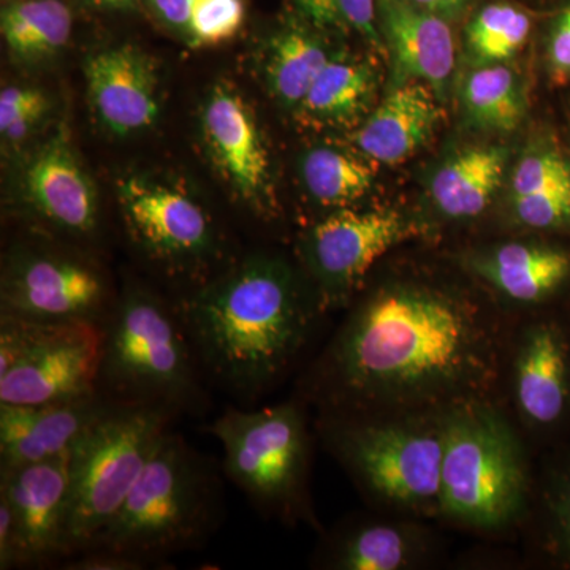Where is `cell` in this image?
<instances>
[{
  "label": "cell",
  "mask_w": 570,
  "mask_h": 570,
  "mask_svg": "<svg viewBox=\"0 0 570 570\" xmlns=\"http://www.w3.org/2000/svg\"><path fill=\"white\" fill-rule=\"evenodd\" d=\"M504 332L478 299L393 281L362 296L309 373L325 417L428 414L490 400Z\"/></svg>",
  "instance_id": "cell-1"
},
{
  "label": "cell",
  "mask_w": 570,
  "mask_h": 570,
  "mask_svg": "<svg viewBox=\"0 0 570 570\" xmlns=\"http://www.w3.org/2000/svg\"><path fill=\"white\" fill-rule=\"evenodd\" d=\"M176 309L205 376L247 404L291 370L324 313L316 291L268 255L227 266Z\"/></svg>",
  "instance_id": "cell-2"
},
{
  "label": "cell",
  "mask_w": 570,
  "mask_h": 570,
  "mask_svg": "<svg viewBox=\"0 0 570 570\" xmlns=\"http://www.w3.org/2000/svg\"><path fill=\"white\" fill-rule=\"evenodd\" d=\"M223 501L212 461L168 430L121 509L85 550L118 551L154 564L206 542L223 520Z\"/></svg>",
  "instance_id": "cell-3"
},
{
  "label": "cell",
  "mask_w": 570,
  "mask_h": 570,
  "mask_svg": "<svg viewBox=\"0 0 570 570\" xmlns=\"http://www.w3.org/2000/svg\"><path fill=\"white\" fill-rule=\"evenodd\" d=\"M97 392L111 403L200 414L205 374L178 309L141 285L124 288L104 324Z\"/></svg>",
  "instance_id": "cell-4"
},
{
  "label": "cell",
  "mask_w": 570,
  "mask_h": 570,
  "mask_svg": "<svg viewBox=\"0 0 570 570\" xmlns=\"http://www.w3.org/2000/svg\"><path fill=\"white\" fill-rule=\"evenodd\" d=\"M528 491L523 449L494 404L480 400L445 409L442 515L498 530L523 512Z\"/></svg>",
  "instance_id": "cell-5"
},
{
  "label": "cell",
  "mask_w": 570,
  "mask_h": 570,
  "mask_svg": "<svg viewBox=\"0 0 570 570\" xmlns=\"http://www.w3.org/2000/svg\"><path fill=\"white\" fill-rule=\"evenodd\" d=\"M330 448L376 501L414 515L441 513L444 411L325 417Z\"/></svg>",
  "instance_id": "cell-6"
},
{
  "label": "cell",
  "mask_w": 570,
  "mask_h": 570,
  "mask_svg": "<svg viewBox=\"0 0 570 570\" xmlns=\"http://www.w3.org/2000/svg\"><path fill=\"white\" fill-rule=\"evenodd\" d=\"M175 415L111 403L70 450L66 558L88 549L116 515Z\"/></svg>",
  "instance_id": "cell-7"
},
{
  "label": "cell",
  "mask_w": 570,
  "mask_h": 570,
  "mask_svg": "<svg viewBox=\"0 0 570 570\" xmlns=\"http://www.w3.org/2000/svg\"><path fill=\"white\" fill-rule=\"evenodd\" d=\"M208 433L223 445L225 474L262 513L313 520L306 493L309 436L298 404L230 407Z\"/></svg>",
  "instance_id": "cell-8"
},
{
  "label": "cell",
  "mask_w": 570,
  "mask_h": 570,
  "mask_svg": "<svg viewBox=\"0 0 570 570\" xmlns=\"http://www.w3.org/2000/svg\"><path fill=\"white\" fill-rule=\"evenodd\" d=\"M104 325L0 314V403L43 404L97 392Z\"/></svg>",
  "instance_id": "cell-9"
},
{
  "label": "cell",
  "mask_w": 570,
  "mask_h": 570,
  "mask_svg": "<svg viewBox=\"0 0 570 570\" xmlns=\"http://www.w3.org/2000/svg\"><path fill=\"white\" fill-rule=\"evenodd\" d=\"M116 195L127 235L148 261L170 275L197 276L200 284L212 277L208 269L223 246L200 202L174 184L137 175L119 179Z\"/></svg>",
  "instance_id": "cell-10"
},
{
  "label": "cell",
  "mask_w": 570,
  "mask_h": 570,
  "mask_svg": "<svg viewBox=\"0 0 570 570\" xmlns=\"http://www.w3.org/2000/svg\"><path fill=\"white\" fill-rule=\"evenodd\" d=\"M420 234L422 225L392 209L346 208L322 217L299 243L322 309L347 306L373 266Z\"/></svg>",
  "instance_id": "cell-11"
},
{
  "label": "cell",
  "mask_w": 570,
  "mask_h": 570,
  "mask_svg": "<svg viewBox=\"0 0 570 570\" xmlns=\"http://www.w3.org/2000/svg\"><path fill=\"white\" fill-rule=\"evenodd\" d=\"M2 313L36 322L105 324L112 305L100 269L73 254L17 247L7 258L0 294Z\"/></svg>",
  "instance_id": "cell-12"
},
{
  "label": "cell",
  "mask_w": 570,
  "mask_h": 570,
  "mask_svg": "<svg viewBox=\"0 0 570 570\" xmlns=\"http://www.w3.org/2000/svg\"><path fill=\"white\" fill-rule=\"evenodd\" d=\"M202 141L235 200L250 213H276L272 159L253 107L230 82L219 81L206 96L200 111Z\"/></svg>",
  "instance_id": "cell-13"
},
{
  "label": "cell",
  "mask_w": 570,
  "mask_h": 570,
  "mask_svg": "<svg viewBox=\"0 0 570 570\" xmlns=\"http://www.w3.org/2000/svg\"><path fill=\"white\" fill-rule=\"evenodd\" d=\"M0 497L9 501L18 535V568L66 558L70 452L0 471Z\"/></svg>",
  "instance_id": "cell-14"
},
{
  "label": "cell",
  "mask_w": 570,
  "mask_h": 570,
  "mask_svg": "<svg viewBox=\"0 0 570 570\" xmlns=\"http://www.w3.org/2000/svg\"><path fill=\"white\" fill-rule=\"evenodd\" d=\"M22 202L31 216L52 230L89 238L99 228V197L67 132H56L26 165Z\"/></svg>",
  "instance_id": "cell-15"
},
{
  "label": "cell",
  "mask_w": 570,
  "mask_h": 570,
  "mask_svg": "<svg viewBox=\"0 0 570 570\" xmlns=\"http://www.w3.org/2000/svg\"><path fill=\"white\" fill-rule=\"evenodd\" d=\"M85 78L94 118L108 134L132 137L151 129L159 118L156 62L135 45L92 52L85 62Z\"/></svg>",
  "instance_id": "cell-16"
},
{
  "label": "cell",
  "mask_w": 570,
  "mask_h": 570,
  "mask_svg": "<svg viewBox=\"0 0 570 570\" xmlns=\"http://www.w3.org/2000/svg\"><path fill=\"white\" fill-rule=\"evenodd\" d=\"M513 400L521 419L540 433L570 420V341L564 318L540 317L524 326L512 371Z\"/></svg>",
  "instance_id": "cell-17"
},
{
  "label": "cell",
  "mask_w": 570,
  "mask_h": 570,
  "mask_svg": "<svg viewBox=\"0 0 570 570\" xmlns=\"http://www.w3.org/2000/svg\"><path fill=\"white\" fill-rule=\"evenodd\" d=\"M110 404L99 392L43 404L0 403V471L69 453Z\"/></svg>",
  "instance_id": "cell-18"
},
{
  "label": "cell",
  "mask_w": 570,
  "mask_h": 570,
  "mask_svg": "<svg viewBox=\"0 0 570 570\" xmlns=\"http://www.w3.org/2000/svg\"><path fill=\"white\" fill-rule=\"evenodd\" d=\"M377 24L392 63L393 86L425 82L444 100L456 56L449 21L411 0H377Z\"/></svg>",
  "instance_id": "cell-19"
},
{
  "label": "cell",
  "mask_w": 570,
  "mask_h": 570,
  "mask_svg": "<svg viewBox=\"0 0 570 570\" xmlns=\"http://www.w3.org/2000/svg\"><path fill=\"white\" fill-rule=\"evenodd\" d=\"M439 97L425 82L393 86L352 134L356 151L371 163H406L433 137L442 111Z\"/></svg>",
  "instance_id": "cell-20"
},
{
  "label": "cell",
  "mask_w": 570,
  "mask_h": 570,
  "mask_svg": "<svg viewBox=\"0 0 570 570\" xmlns=\"http://www.w3.org/2000/svg\"><path fill=\"white\" fill-rule=\"evenodd\" d=\"M469 268L499 295L524 306L549 305L570 287V249L557 243H504L472 255Z\"/></svg>",
  "instance_id": "cell-21"
},
{
  "label": "cell",
  "mask_w": 570,
  "mask_h": 570,
  "mask_svg": "<svg viewBox=\"0 0 570 570\" xmlns=\"http://www.w3.org/2000/svg\"><path fill=\"white\" fill-rule=\"evenodd\" d=\"M379 71L373 62L340 50L292 112L313 130H355L377 105Z\"/></svg>",
  "instance_id": "cell-22"
},
{
  "label": "cell",
  "mask_w": 570,
  "mask_h": 570,
  "mask_svg": "<svg viewBox=\"0 0 570 570\" xmlns=\"http://www.w3.org/2000/svg\"><path fill=\"white\" fill-rule=\"evenodd\" d=\"M337 51L328 32L299 17L285 22L261 50L258 66L266 92L281 108L294 112Z\"/></svg>",
  "instance_id": "cell-23"
},
{
  "label": "cell",
  "mask_w": 570,
  "mask_h": 570,
  "mask_svg": "<svg viewBox=\"0 0 570 570\" xmlns=\"http://www.w3.org/2000/svg\"><path fill=\"white\" fill-rule=\"evenodd\" d=\"M425 551V532L414 524L362 521L328 539L322 551V568L401 570L417 564Z\"/></svg>",
  "instance_id": "cell-24"
},
{
  "label": "cell",
  "mask_w": 570,
  "mask_h": 570,
  "mask_svg": "<svg viewBox=\"0 0 570 570\" xmlns=\"http://www.w3.org/2000/svg\"><path fill=\"white\" fill-rule=\"evenodd\" d=\"M509 151L502 146H479L456 154L434 174L431 200L442 216L474 219L489 208L508 167Z\"/></svg>",
  "instance_id": "cell-25"
},
{
  "label": "cell",
  "mask_w": 570,
  "mask_h": 570,
  "mask_svg": "<svg viewBox=\"0 0 570 570\" xmlns=\"http://www.w3.org/2000/svg\"><path fill=\"white\" fill-rule=\"evenodd\" d=\"M73 13L62 0H3L0 32L18 62L36 63L69 43Z\"/></svg>",
  "instance_id": "cell-26"
},
{
  "label": "cell",
  "mask_w": 570,
  "mask_h": 570,
  "mask_svg": "<svg viewBox=\"0 0 570 570\" xmlns=\"http://www.w3.org/2000/svg\"><path fill=\"white\" fill-rule=\"evenodd\" d=\"M299 178L309 200L333 213L363 200L373 189L376 175L363 154L318 145L303 154Z\"/></svg>",
  "instance_id": "cell-27"
},
{
  "label": "cell",
  "mask_w": 570,
  "mask_h": 570,
  "mask_svg": "<svg viewBox=\"0 0 570 570\" xmlns=\"http://www.w3.org/2000/svg\"><path fill=\"white\" fill-rule=\"evenodd\" d=\"M463 105L474 126L502 134L515 130L527 110L519 77L502 63L480 66L468 75Z\"/></svg>",
  "instance_id": "cell-28"
},
{
  "label": "cell",
  "mask_w": 570,
  "mask_h": 570,
  "mask_svg": "<svg viewBox=\"0 0 570 570\" xmlns=\"http://www.w3.org/2000/svg\"><path fill=\"white\" fill-rule=\"evenodd\" d=\"M532 21L527 11L509 3H491L469 21V55L479 66L513 58L530 39Z\"/></svg>",
  "instance_id": "cell-29"
},
{
  "label": "cell",
  "mask_w": 570,
  "mask_h": 570,
  "mask_svg": "<svg viewBox=\"0 0 570 570\" xmlns=\"http://www.w3.org/2000/svg\"><path fill=\"white\" fill-rule=\"evenodd\" d=\"M296 17L328 33L366 40L377 55L387 56L377 24V0H288Z\"/></svg>",
  "instance_id": "cell-30"
},
{
  "label": "cell",
  "mask_w": 570,
  "mask_h": 570,
  "mask_svg": "<svg viewBox=\"0 0 570 570\" xmlns=\"http://www.w3.org/2000/svg\"><path fill=\"white\" fill-rule=\"evenodd\" d=\"M570 186V160L554 142L542 141L521 156L512 179L510 198L528 197Z\"/></svg>",
  "instance_id": "cell-31"
},
{
  "label": "cell",
  "mask_w": 570,
  "mask_h": 570,
  "mask_svg": "<svg viewBox=\"0 0 570 570\" xmlns=\"http://www.w3.org/2000/svg\"><path fill=\"white\" fill-rule=\"evenodd\" d=\"M543 509L550 554L561 568L570 569V449L550 469Z\"/></svg>",
  "instance_id": "cell-32"
},
{
  "label": "cell",
  "mask_w": 570,
  "mask_h": 570,
  "mask_svg": "<svg viewBox=\"0 0 570 570\" xmlns=\"http://www.w3.org/2000/svg\"><path fill=\"white\" fill-rule=\"evenodd\" d=\"M47 92L32 86H7L0 92V137L7 145L28 140L50 111Z\"/></svg>",
  "instance_id": "cell-33"
},
{
  "label": "cell",
  "mask_w": 570,
  "mask_h": 570,
  "mask_svg": "<svg viewBox=\"0 0 570 570\" xmlns=\"http://www.w3.org/2000/svg\"><path fill=\"white\" fill-rule=\"evenodd\" d=\"M246 20L245 0H200L190 20L187 47H216L234 39Z\"/></svg>",
  "instance_id": "cell-34"
},
{
  "label": "cell",
  "mask_w": 570,
  "mask_h": 570,
  "mask_svg": "<svg viewBox=\"0 0 570 570\" xmlns=\"http://www.w3.org/2000/svg\"><path fill=\"white\" fill-rule=\"evenodd\" d=\"M159 28L187 45L190 20L200 0H142Z\"/></svg>",
  "instance_id": "cell-35"
},
{
  "label": "cell",
  "mask_w": 570,
  "mask_h": 570,
  "mask_svg": "<svg viewBox=\"0 0 570 570\" xmlns=\"http://www.w3.org/2000/svg\"><path fill=\"white\" fill-rule=\"evenodd\" d=\"M547 62L551 80L568 82L570 80V2L562 7L551 24L549 43H547Z\"/></svg>",
  "instance_id": "cell-36"
},
{
  "label": "cell",
  "mask_w": 570,
  "mask_h": 570,
  "mask_svg": "<svg viewBox=\"0 0 570 570\" xmlns=\"http://www.w3.org/2000/svg\"><path fill=\"white\" fill-rule=\"evenodd\" d=\"M148 568L149 562L142 561L140 558L100 549L71 554L63 566V569L69 570H141Z\"/></svg>",
  "instance_id": "cell-37"
},
{
  "label": "cell",
  "mask_w": 570,
  "mask_h": 570,
  "mask_svg": "<svg viewBox=\"0 0 570 570\" xmlns=\"http://www.w3.org/2000/svg\"><path fill=\"white\" fill-rule=\"evenodd\" d=\"M18 568V535L9 501L0 497V569Z\"/></svg>",
  "instance_id": "cell-38"
},
{
  "label": "cell",
  "mask_w": 570,
  "mask_h": 570,
  "mask_svg": "<svg viewBox=\"0 0 570 570\" xmlns=\"http://www.w3.org/2000/svg\"><path fill=\"white\" fill-rule=\"evenodd\" d=\"M420 9L430 11L444 20H459L469 9L474 0H411Z\"/></svg>",
  "instance_id": "cell-39"
},
{
  "label": "cell",
  "mask_w": 570,
  "mask_h": 570,
  "mask_svg": "<svg viewBox=\"0 0 570 570\" xmlns=\"http://www.w3.org/2000/svg\"><path fill=\"white\" fill-rule=\"evenodd\" d=\"M96 9L104 10H135L141 6L142 0H86Z\"/></svg>",
  "instance_id": "cell-40"
},
{
  "label": "cell",
  "mask_w": 570,
  "mask_h": 570,
  "mask_svg": "<svg viewBox=\"0 0 570 570\" xmlns=\"http://www.w3.org/2000/svg\"><path fill=\"white\" fill-rule=\"evenodd\" d=\"M564 324H566V328H568V335H569V341H570V314L568 317H564Z\"/></svg>",
  "instance_id": "cell-41"
}]
</instances>
